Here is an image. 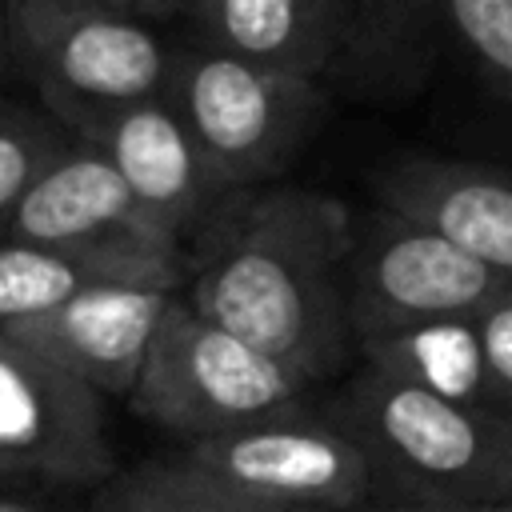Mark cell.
I'll return each instance as SVG.
<instances>
[{
	"instance_id": "52a82bcc",
	"label": "cell",
	"mask_w": 512,
	"mask_h": 512,
	"mask_svg": "<svg viewBox=\"0 0 512 512\" xmlns=\"http://www.w3.org/2000/svg\"><path fill=\"white\" fill-rule=\"evenodd\" d=\"M508 288L512 276L484 268L448 240L384 208L352 216V244L344 264V312L352 348L368 336L468 316Z\"/></svg>"
},
{
	"instance_id": "4fadbf2b",
	"label": "cell",
	"mask_w": 512,
	"mask_h": 512,
	"mask_svg": "<svg viewBox=\"0 0 512 512\" xmlns=\"http://www.w3.org/2000/svg\"><path fill=\"white\" fill-rule=\"evenodd\" d=\"M376 208L512 276V184L484 160L408 152L372 172Z\"/></svg>"
},
{
	"instance_id": "7402d4cb",
	"label": "cell",
	"mask_w": 512,
	"mask_h": 512,
	"mask_svg": "<svg viewBox=\"0 0 512 512\" xmlns=\"http://www.w3.org/2000/svg\"><path fill=\"white\" fill-rule=\"evenodd\" d=\"M8 72V40H4V8H0V76Z\"/></svg>"
},
{
	"instance_id": "7a4b0ae2",
	"label": "cell",
	"mask_w": 512,
	"mask_h": 512,
	"mask_svg": "<svg viewBox=\"0 0 512 512\" xmlns=\"http://www.w3.org/2000/svg\"><path fill=\"white\" fill-rule=\"evenodd\" d=\"M368 468V504H512V420L356 368L324 404Z\"/></svg>"
},
{
	"instance_id": "30bf717a",
	"label": "cell",
	"mask_w": 512,
	"mask_h": 512,
	"mask_svg": "<svg viewBox=\"0 0 512 512\" xmlns=\"http://www.w3.org/2000/svg\"><path fill=\"white\" fill-rule=\"evenodd\" d=\"M0 240L92 248L144 260H188V252L140 212L112 164L80 136H72L32 180V188L12 208Z\"/></svg>"
},
{
	"instance_id": "3957f363",
	"label": "cell",
	"mask_w": 512,
	"mask_h": 512,
	"mask_svg": "<svg viewBox=\"0 0 512 512\" xmlns=\"http://www.w3.org/2000/svg\"><path fill=\"white\" fill-rule=\"evenodd\" d=\"M444 72H464L496 104L508 100L512 0H352L320 84L328 96L400 104Z\"/></svg>"
},
{
	"instance_id": "9a60e30c",
	"label": "cell",
	"mask_w": 512,
	"mask_h": 512,
	"mask_svg": "<svg viewBox=\"0 0 512 512\" xmlns=\"http://www.w3.org/2000/svg\"><path fill=\"white\" fill-rule=\"evenodd\" d=\"M352 0H192V40L268 72L320 80Z\"/></svg>"
},
{
	"instance_id": "5bb4252c",
	"label": "cell",
	"mask_w": 512,
	"mask_h": 512,
	"mask_svg": "<svg viewBox=\"0 0 512 512\" xmlns=\"http://www.w3.org/2000/svg\"><path fill=\"white\" fill-rule=\"evenodd\" d=\"M176 292L168 284H100L44 316L0 328V336L32 348L100 396H128Z\"/></svg>"
},
{
	"instance_id": "e0dca14e",
	"label": "cell",
	"mask_w": 512,
	"mask_h": 512,
	"mask_svg": "<svg viewBox=\"0 0 512 512\" xmlns=\"http://www.w3.org/2000/svg\"><path fill=\"white\" fill-rule=\"evenodd\" d=\"M88 512H300V508H280L244 496L204 476L176 452L116 468L104 484H96Z\"/></svg>"
},
{
	"instance_id": "ac0fdd59",
	"label": "cell",
	"mask_w": 512,
	"mask_h": 512,
	"mask_svg": "<svg viewBox=\"0 0 512 512\" xmlns=\"http://www.w3.org/2000/svg\"><path fill=\"white\" fill-rule=\"evenodd\" d=\"M68 140L72 132L60 128L40 104L0 96V236L20 196L56 160V152Z\"/></svg>"
},
{
	"instance_id": "ba28073f",
	"label": "cell",
	"mask_w": 512,
	"mask_h": 512,
	"mask_svg": "<svg viewBox=\"0 0 512 512\" xmlns=\"http://www.w3.org/2000/svg\"><path fill=\"white\" fill-rule=\"evenodd\" d=\"M204 476L300 512H360L368 508V468L352 436L320 404L304 396L256 416L232 432L180 448Z\"/></svg>"
},
{
	"instance_id": "603a6c76",
	"label": "cell",
	"mask_w": 512,
	"mask_h": 512,
	"mask_svg": "<svg viewBox=\"0 0 512 512\" xmlns=\"http://www.w3.org/2000/svg\"><path fill=\"white\" fill-rule=\"evenodd\" d=\"M92 4H104V8H116V12H132L136 8V0H92ZM136 16V12H132Z\"/></svg>"
},
{
	"instance_id": "8fae6325",
	"label": "cell",
	"mask_w": 512,
	"mask_h": 512,
	"mask_svg": "<svg viewBox=\"0 0 512 512\" xmlns=\"http://www.w3.org/2000/svg\"><path fill=\"white\" fill-rule=\"evenodd\" d=\"M352 352L396 384L512 420V288L468 316L368 336Z\"/></svg>"
},
{
	"instance_id": "5b68a950",
	"label": "cell",
	"mask_w": 512,
	"mask_h": 512,
	"mask_svg": "<svg viewBox=\"0 0 512 512\" xmlns=\"http://www.w3.org/2000/svg\"><path fill=\"white\" fill-rule=\"evenodd\" d=\"M8 72H20L40 108L68 132L160 96L172 44L132 12L92 0H0Z\"/></svg>"
},
{
	"instance_id": "9c48e42d",
	"label": "cell",
	"mask_w": 512,
	"mask_h": 512,
	"mask_svg": "<svg viewBox=\"0 0 512 512\" xmlns=\"http://www.w3.org/2000/svg\"><path fill=\"white\" fill-rule=\"evenodd\" d=\"M112 472L104 396L0 336V476L104 484Z\"/></svg>"
},
{
	"instance_id": "d6986e66",
	"label": "cell",
	"mask_w": 512,
	"mask_h": 512,
	"mask_svg": "<svg viewBox=\"0 0 512 512\" xmlns=\"http://www.w3.org/2000/svg\"><path fill=\"white\" fill-rule=\"evenodd\" d=\"M192 8V0H136V16L148 24V20H168V16H184Z\"/></svg>"
},
{
	"instance_id": "44dd1931",
	"label": "cell",
	"mask_w": 512,
	"mask_h": 512,
	"mask_svg": "<svg viewBox=\"0 0 512 512\" xmlns=\"http://www.w3.org/2000/svg\"><path fill=\"white\" fill-rule=\"evenodd\" d=\"M0 512H48L32 500H20V496H0Z\"/></svg>"
},
{
	"instance_id": "6da1fadb",
	"label": "cell",
	"mask_w": 512,
	"mask_h": 512,
	"mask_svg": "<svg viewBox=\"0 0 512 512\" xmlns=\"http://www.w3.org/2000/svg\"><path fill=\"white\" fill-rule=\"evenodd\" d=\"M348 244L352 212L340 196L300 184L232 192L196 236V268L180 296L216 328L320 384L352 356Z\"/></svg>"
},
{
	"instance_id": "ffe728a7",
	"label": "cell",
	"mask_w": 512,
	"mask_h": 512,
	"mask_svg": "<svg viewBox=\"0 0 512 512\" xmlns=\"http://www.w3.org/2000/svg\"><path fill=\"white\" fill-rule=\"evenodd\" d=\"M368 512H512V504H500V508H432V504H372Z\"/></svg>"
},
{
	"instance_id": "8992f818",
	"label": "cell",
	"mask_w": 512,
	"mask_h": 512,
	"mask_svg": "<svg viewBox=\"0 0 512 512\" xmlns=\"http://www.w3.org/2000/svg\"><path fill=\"white\" fill-rule=\"evenodd\" d=\"M312 384L240 336L216 328L176 292L128 392L136 416L172 440L200 444L300 400Z\"/></svg>"
},
{
	"instance_id": "7c38bea8",
	"label": "cell",
	"mask_w": 512,
	"mask_h": 512,
	"mask_svg": "<svg viewBox=\"0 0 512 512\" xmlns=\"http://www.w3.org/2000/svg\"><path fill=\"white\" fill-rule=\"evenodd\" d=\"M72 136L88 140L112 164L140 212L180 248L184 240H196L232 196L204 168L188 128L180 124L164 92L124 104Z\"/></svg>"
},
{
	"instance_id": "277c9868",
	"label": "cell",
	"mask_w": 512,
	"mask_h": 512,
	"mask_svg": "<svg viewBox=\"0 0 512 512\" xmlns=\"http://www.w3.org/2000/svg\"><path fill=\"white\" fill-rule=\"evenodd\" d=\"M164 100L224 192L264 188L328 116L320 80L268 72L208 44H172Z\"/></svg>"
},
{
	"instance_id": "2e32d148",
	"label": "cell",
	"mask_w": 512,
	"mask_h": 512,
	"mask_svg": "<svg viewBox=\"0 0 512 512\" xmlns=\"http://www.w3.org/2000/svg\"><path fill=\"white\" fill-rule=\"evenodd\" d=\"M188 260H144L92 248L0 240V328L44 316L56 304L100 284H168L184 288Z\"/></svg>"
}]
</instances>
